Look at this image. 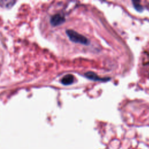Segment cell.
Listing matches in <instances>:
<instances>
[{
    "label": "cell",
    "instance_id": "4",
    "mask_svg": "<svg viewBox=\"0 0 149 149\" xmlns=\"http://www.w3.org/2000/svg\"><path fill=\"white\" fill-rule=\"evenodd\" d=\"M75 78L73 75L71 74H68L63 76L61 80V82L62 84L65 85H68L73 83L75 81Z\"/></svg>",
    "mask_w": 149,
    "mask_h": 149
},
{
    "label": "cell",
    "instance_id": "2",
    "mask_svg": "<svg viewBox=\"0 0 149 149\" xmlns=\"http://www.w3.org/2000/svg\"><path fill=\"white\" fill-rule=\"evenodd\" d=\"M67 33L71 41L75 42H79V43L83 44H88V41L87 38L83 36L82 34H80L73 30H67Z\"/></svg>",
    "mask_w": 149,
    "mask_h": 149
},
{
    "label": "cell",
    "instance_id": "3",
    "mask_svg": "<svg viewBox=\"0 0 149 149\" xmlns=\"http://www.w3.org/2000/svg\"><path fill=\"white\" fill-rule=\"evenodd\" d=\"M65 21V18L61 14H56L53 16L50 19V23L53 26H58Z\"/></svg>",
    "mask_w": 149,
    "mask_h": 149
},
{
    "label": "cell",
    "instance_id": "1",
    "mask_svg": "<svg viewBox=\"0 0 149 149\" xmlns=\"http://www.w3.org/2000/svg\"><path fill=\"white\" fill-rule=\"evenodd\" d=\"M139 71L140 75L149 78V43L142 53L139 63Z\"/></svg>",
    "mask_w": 149,
    "mask_h": 149
}]
</instances>
